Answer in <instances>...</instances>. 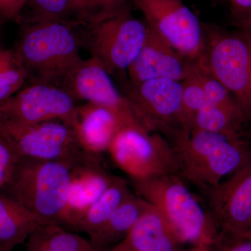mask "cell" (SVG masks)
Listing matches in <instances>:
<instances>
[{
    "label": "cell",
    "instance_id": "cell-1",
    "mask_svg": "<svg viewBox=\"0 0 251 251\" xmlns=\"http://www.w3.org/2000/svg\"><path fill=\"white\" fill-rule=\"evenodd\" d=\"M171 139L178 175L209 191L251 161V146L245 140L189 128H181Z\"/></svg>",
    "mask_w": 251,
    "mask_h": 251
},
{
    "label": "cell",
    "instance_id": "cell-2",
    "mask_svg": "<svg viewBox=\"0 0 251 251\" xmlns=\"http://www.w3.org/2000/svg\"><path fill=\"white\" fill-rule=\"evenodd\" d=\"M135 194L153 206L179 243L209 246L218 229L178 174L130 179Z\"/></svg>",
    "mask_w": 251,
    "mask_h": 251
},
{
    "label": "cell",
    "instance_id": "cell-3",
    "mask_svg": "<svg viewBox=\"0 0 251 251\" xmlns=\"http://www.w3.org/2000/svg\"><path fill=\"white\" fill-rule=\"evenodd\" d=\"M82 41L65 21L32 22L15 52L31 83L60 85L83 59Z\"/></svg>",
    "mask_w": 251,
    "mask_h": 251
},
{
    "label": "cell",
    "instance_id": "cell-4",
    "mask_svg": "<svg viewBox=\"0 0 251 251\" xmlns=\"http://www.w3.org/2000/svg\"><path fill=\"white\" fill-rule=\"evenodd\" d=\"M72 168L62 162L21 157L4 193L25 206L41 224L62 226Z\"/></svg>",
    "mask_w": 251,
    "mask_h": 251
},
{
    "label": "cell",
    "instance_id": "cell-5",
    "mask_svg": "<svg viewBox=\"0 0 251 251\" xmlns=\"http://www.w3.org/2000/svg\"><path fill=\"white\" fill-rule=\"evenodd\" d=\"M204 27L205 46L199 66L229 91L251 116V49L243 31Z\"/></svg>",
    "mask_w": 251,
    "mask_h": 251
},
{
    "label": "cell",
    "instance_id": "cell-6",
    "mask_svg": "<svg viewBox=\"0 0 251 251\" xmlns=\"http://www.w3.org/2000/svg\"><path fill=\"white\" fill-rule=\"evenodd\" d=\"M0 134L25 158L62 162L74 168L99 156L86 152L72 127L59 120L19 125L0 120Z\"/></svg>",
    "mask_w": 251,
    "mask_h": 251
},
{
    "label": "cell",
    "instance_id": "cell-7",
    "mask_svg": "<svg viewBox=\"0 0 251 251\" xmlns=\"http://www.w3.org/2000/svg\"><path fill=\"white\" fill-rule=\"evenodd\" d=\"M108 151L114 163L130 179L178 174L173 147L160 133L137 128H122Z\"/></svg>",
    "mask_w": 251,
    "mask_h": 251
},
{
    "label": "cell",
    "instance_id": "cell-8",
    "mask_svg": "<svg viewBox=\"0 0 251 251\" xmlns=\"http://www.w3.org/2000/svg\"><path fill=\"white\" fill-rule=\"evenodd\" d=\"M87 45L111 74L127 71L143 47L148 25L133 18L128 11L91 26Z\"/></svg>",
    "mask_w": 251,
    "mask_h": 251
},
{
    "label": "cell",
    "instance_id": "cell-9",
    "mask_svg": "<svg viewBox=\"0 0 251 251\" xmlns=\"http://www.w3.org/2000/svg\"><path fill=\"white\" fill-rule=\"evenodd\" d=\"M147 24L180 54L199 64L204 53V27L181 0H133Z\"/></svg>",
    "mask_w": 251,
    "mask_h": 251
},
{
    "label": "cell",
    "instance_id": "cell-10",
    "mask_svg": "<svg viewBox=\"0 0 251 251\" xmlns=\"http://www.w3.org/2000/svg\"><path fill=\"white\" fill-rule=\"evenodd\" d=\"M144 129L173 136L181 128L182 85L171 79H155L129 85L125 94Z\"/></svg>",
    "mask_w": 251,
    "mask_h": 251
},
{
    "label": "cell",
    "instance_id": "cell-11",
    "mask_svg": "<svg viewBox=\"0 0 251 251\" xmlns=\"http://www.w3.org/2000/svg\"><path fill=\"white\" fill-rule=\"evenodd\" d=\"M77 105L62 87L31 83L0 104V120L19 125L59 120L71 125Z\"/></svg>",
    "mask_w": 251,
    "mask_h": 251
},
{
    "label": "cell",
    "instance_id": "cell-12",
    "mask_svg": "<svg viewBox=\"0 0 251 251\" xmlns=\"http://www.w3.org/2000/svg\"><path fill=\"white\" fill-rule=\"evenodd\" d=\"M59 86L75 100H85L111 110L125 128L145 130L135 117L128 99L119 92L110 74L95 57L83 59Z\"/></svg>",
    "mask_w": 251,
    "mask_h": 251
},
{
    "label": "cell",
    "instance_id": "cell-13",
    "mask_svg": "<svg viewBox=\"0 0 251 251\" xmlns=\"http://www.w3.org/2000/svg\"><path fill=\"white\" fill-rule=\"evenodd\" d=\"M209 204L219 232L245 233L251 216V161L209 191Z\"/></svg>",
    "mask_w": 251,
    "mask_h": 251
},
{
    "label": "cell",
    "instance_id": "cell-14",
    "mask_svg": "<svg viewBox=\"0 0 251 251\" xmlns=\"http://www.w3.org/2000/svg\"><path fill=\"white\" fill-rule=\"evenodd\" d=\"M198 65L197 62L180 54L148 25L143 47L126 72L132 86L160 78L181 82Z\"/></svg>",
    "mask_w": 251,
    "mask_h": 251
},
{
    "label": "cell",
    "instance_id": "cell-15",
    "mask_svg": "<svg viewBox=\"0 0 251 251\" xmlns=\"http://www.w3.org/2000/svg\"><path fill=\"white\" fill-rule=\"evenodd\" d=\"M116 178L103 169L99 156L72 168L69 198L62 216V227L75 229L85 213Z\"/></svg>",
    "mask_w": 251,
    "mask_h": 251
},
{
    "label": "cell",
    "instance_id": "cell-16",
    "mask_svg": "<svg viewBox=\"0 0 251 251\" xmlns=\"http://www.w3.org/2000/svg\"><path fill=\"white\" fill-rule=\"evenodd\" d=\"M70 126L81 148L95 156L108 151L118 132L125 128L111 110L87 102L77 105Z\"/></svg>",
    "mask_w": 251,
    "mask_h": 251
},
{
    "label": "cell",
    "instance_id": "cell-17",
    "mask_svg": "<svg viewBox=\"0 0 251 251\" xmlns=\"http://www.w3.org/2000/svg\"><path fill=\"white\" fill-rule=\"evenodd\" d=\"M177 241L151 206L119 245L128 251H175Z\"/></svg>",
    "mask_w": 251,
    "mask_h": 251
},
{
    "label": "cell",
    "instance_id": "cell-18",
    "mask_svg": "<svg viewBox=\"0 0 251 251\" xmlns=\"http://www.w3.org/2000/svg\"><path fill=\"white\" fill-rule=\"evenodd\" d=\"M40 225L25 206L0 191V251H14Z\"/></svg>",
    "mask_w": 251,
    "mask_h": 251
},
{
    "label": "cell",
    "instance_id": "cell-19",
    "mask_svg": "<svg viewBox=\"0 0 251 251\" xmlns=\"http://www.w3.org/2000/svg\"><path fill=\"white\" fill-rule=\"evenodd\" d=\"M151 207L148 202L132 193L89 239L99 251L110 250L125 239L137 221Z\"/></svg>",
    "mask_w": 251,
    "mask_h": 251
},
{
    "label": "cell",
    "instance_id": "cell-20",
    "mask_svg": "<svg viewBox=\"0 0 251 251\" xmlns=\"http://www.w3.org/2000/svg\"><path fill=\"white\" fill-rule=\"evenodd\" d=\"M248 117L242 109L232 110L209 104L191 119L187 128L220 133L236 139H244Z\"/></svg>",
    "mask_w": 251,
    "mask_h": 251
},
{
    "label": "cell",
    "instance_id": "cell-21",
    "mask_svg": "<svg viewBox=\"0 0 251 251\" xmlns=\"http://www.w3.org/2000/svg\"><path fill=\"white\" fill-rule=\"evenodd\" d=\"M25 251H100L90 239L56 224L40 225L26 241Z\"/></svg>",
    "mask_w": 251,
    "mask_h": 251
},
{
    "label": "cell",
    "instance_id": "cell-22",
    "mask_svg": "<svg viewBox=\"0 0 251 251\" xmlns=\"http://www.w3.org/2000/svg\"><path fill=\"white\" fill-rule=\"evenodd\" d=\"M131 193L125 180L117 177L85 213L74 229L92 237Z\"/></svg>",
    "mask_w": 251,
    "mask_h": 251
},
{
    "label": "cell",
    "instance_id": "cell-23",
    "mask_svg": "<svg viewBox=\"0 0 251 251\" xmlns=\"http://www.w3.org/2000/svg\"><path fill=\"white\" fill-rule=\"evenodd\" d=\"M127 0H71L66 10L65 18L87 27L128 11Z\"/></svg>",
    "mask_w": 251,
    "mask_h": 251
},
{
    "label": "cell",
    "instance_id": "cell-24",
    "mask_svg": "<svg viewBox=\"0 0 251 251\" xmlns=\"http://www.w3.org/2000/svg\"><path fill=\"white\" fill-rule=\"evenodd\" d=\"M28 79L15 51L0 49V104L18 93Z\"/></svg>",
    "mask_w": 251,
    "mask_h": 251
},
{
    "label": "cell",
    "instance_id": "cell-25",
    "mask_svg": "<svg viewBox=\"0 0 251 251\" xmlns=\"http://www.w3.org/2000/svg\"><path fill=\"white\" fill-rule=\"evenodd\" d=\"M198 67L190 76L181 82V85H182L181 128H187L193 117L201 109L209 104L206 98L205 92L203 90L202 86L196 75V69Z\"/></svg>",
    "mask_w": 251,
    "mask_h": 251
},
{
    "label": "cell",
    "instance_id": "cell-26",
    "mask_svg": "<svg viewBox=\"0 0 251 251\" xmlns=\"http://www.w3.org/2000/svg\"><path fill=\"white\" fill-rule=\"evenodd\" d=\"M196 75L205 92L209 104L232 110H243L229 91L200 66L196 69Z\"/></svg>",
    "mask_w": 251,
    "mask_h": 251
},
{
    "label": "cell",
    "instance_id": "cell-27",
    "mask_svg": "<svg viewBox=\"0 0 251 251\" xmlns=\"http://www.w3.org/2000/svg\"><path fill=\"white\" fill-rule=\"evenodd\" d=\"M71 0H27L33 9L32 22L64 21Z\"/></svg>",
    "mask_w": 251,
    "mask_h": 251
},
{
    "label": "cell",
    "instance_id": "cell-28",
    "mask_svg": "<svg viewBox=\"0 0 251 251\" xmlns=\"http://www.w3.org/2000/svg\"><path fill=\"white\" fill-rule=\"evenodd\" d=\"M21 158L9 141L0 134V191L9 182Z\"/></svg>",
    "mask_w": 251,
    "mask_h": 251
},
{
    "label": "cell",
    "instance_id": "cell-29",
    "mask_svg": "<svg viewBox=\"0 0 251 251\" xmlns=\"http://www.w3.org/2000/svg\"><path fill=\"white\" fill-rule=\"evenodd\" d=\"M209 246L214 251H251V238L218 232Z\"/></svg>",
    "mask_w": 251,
    "mask_h": 251
},
{
    "label": "cell",
    "instance_id": "cell-30",
    "mask_svg": "<svg viewBox=\"0 0 251 251\" xmlns=\"http://www.w3.org/2000/svg\"><path fill=\"white\" fill-rule=\"evenodd\" d=\"M27 0H0V15L6 18L17 16Z\"/></svg>",
    "mask_w": 251,
    "mask_h": 251
},
{
    "label": "cell",
    "instance_id": "cell-31",
    "mask_svg": "<svg viewBox=\"0 0 251 251\" xmlns=\"http://www.w3.org/2000/svg\"><path fill=\"white\" fill-rule=\"evenodd\" d=\"M232 11L238 21L251 14V0H229Z\"/></svg>",
    "mask_w": 251,
    "mask_h": 251
},
{
    "label": "cell",
    "instance_id": "cell-32",
    "mask_svg": "<svg viewBox=\"0 0 251 251\" xmlns=\"http://www.w3.org/2000/svg\"><path fill=\"white\" fill-rule=\"evenodd\" d=\"M241 31L251 35V14L238 21Z\"/></svg>",
    "mask_w": 251,
    "mask_h": 251
},
{
    "label": "cell",
    "instance_id": "cell-33",
    "mask_svg": "<svg viewBox=\"0 0 251 251\" xmlns=\"http://www.w3.org/2000/svg\"><path fill=\"white\" fill-rule=\"evenodd\" d=\"M244 139L247 141L251 146V116L248 118L245 130H244Z\"/></svg>",
    "mask_w": 251,
    "mask_h": 251
},
{
    "label": "cell",
    "instance_id": "cell-34",
    "mask_svg": "<svg viewBox=\"0 0 251 251\" xmlns=\"http://www.w3.org/2000/svg\"><path fill=\"white\" fill-rule=\"evenodd\" d=\"M243 235L247 236V237L251 238V219L249 220V224H248L247 228L246 229L245 233Z\"/></svg>",
    "mask_w": 251,
    "mask_h": 251
},
{
    "label": "cell",
    "instance_id": "cell-35",
    "mask_svg": "<svg viewBox=\"0 0 251 251\" xmlns=\"http://www.w3.org/2000/svg\"><path fill=\"white\" fill-rule=\"evenodd\" d=\"M245 34H247L248 39H249V44H250L251 49V34H247V33H245Z\"/></svg>",
    "mask_w": 251,
    "mask_h": 251
}]
</instances>
